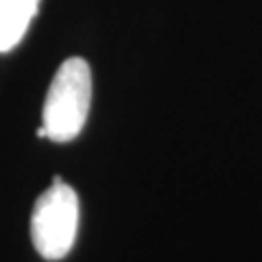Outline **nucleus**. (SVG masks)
Here are the masks:
<instances>
[{
    "label": "nucleus",
    "mask_w": 262,
    "mask_h": 262,
    "mask_svg": "<svg viewBox=\"0 0 262 262\" xmlns=\"http://www.w3.org/2000/svg\"><path fill=\"white\" fill-rule=\"evenodd\" d=\"M37 136H39V138H46V129L39 127V129H37Z\"/></svg>",
    "instance_id": "nucleus-4"
},
{
    "label": "nucleus",
    "mask_w": 262,
    "mask_h": 262,
    "mask_svg": "<svg viewBox=\"0 0 262 262\" xmlns=\"http://www.w3.org/2000/svg\"><path fill=\"white\" fill-rule=\"evenodd\" d=\"M79 229V196L61 177L37 196L31 212V241L44 260H61L70 253Z\"/></svg>",
    "instance_id": "nucleus-2"
},
{
    "label": "nucleus",
    "mask_w": 262,
    "mask_h": 262,
    "mask_svg": "<svg viewBox=\"0 0 262 262\" xmlns=\"http://www.w3.org/2000/svg\"><path fill=\"white\" fill-rule=\"evenodd\" d=\"M42 0H0V53H9L27 35Z\"/></svg>",
    "instance_id": "nucleus-3"
},
{
    "label": "nucleus",
    "mask_w": 262,
    "mask_h": 262,
    "mask_svg": "<svg viewBox=\"0 0 262 262\" xmlns=\"http://www.w3.org/2000/svg\"><path fill=\"white\" fill-rule=\"evenodd\" d=\"M92 103V70L81 57L66 59L48 85L42 127L46 138L55 142H70L85 127Z\"/></svg>",
    "instance_id": "nucleus-1"
}]
</instances>
